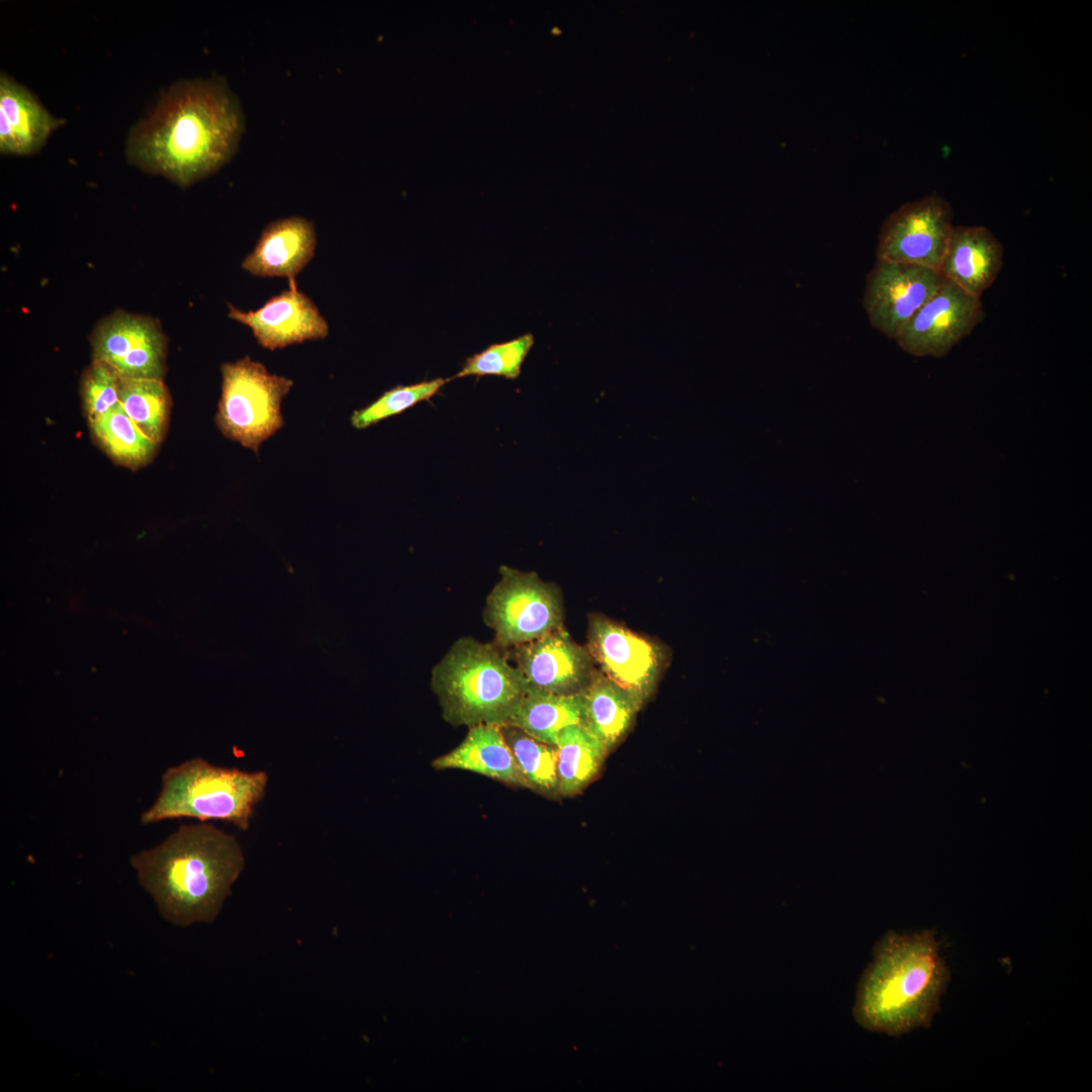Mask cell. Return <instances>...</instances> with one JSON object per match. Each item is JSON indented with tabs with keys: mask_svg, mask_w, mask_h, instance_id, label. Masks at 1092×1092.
<instances>
[{
	"mask_svg": "<svg viewBox=\"0 0 1092 1092\" xmlns=\"http://www.w3.org/2000/svg\"><path fill=\"white\" fill-rule=\"evenodd\" d=\"M432 765L436 769H461L512 787L528 788L499 725L469 727L462 742L433 760Z\"/></svg>",
	"mask_w": 1092,
	"mask_h": 1092,
	"instance_id": "ac0fdd59",
	"label": "cell"
},
{
	"mask_svg": "<svg viewBox=\"0 0 1092 1092\" xmlns=\"http://www.w3.org/2000/svg\"><path fill=\"white\" fill-rule=\"evenodd\" d=\"M451 379L439 377L392 387L372 403L355 411L351 416V424L356 429H365L389 417L401 414L421 401L431 399Z\"/></svg>",
	"mask_w": 1092,
	"mask_h": 1092,
	"instance_id": "484cf974",
	"label": "cell"
},
{
	"mask_svg": "<svg viewBox=\"0 0 1092 1092\" xmlns=\"http://www.w3.org/2000/svg\"><path fill=\"white\" fill-rule=\"evenodd\" d=\"M579 696L581 726L608 753L628 732L641 706L599 669Z\"/></svg>",
	"mask_w": 1092,
	"mask_h": 1092,
	"instance_id": "d6986e66",
	"label": "cell"
},
{
	"mask_svg": "<svg viewBox=\"0 0 1092 1092\" xmlns=\"http://www.w3.org/2000/svg\"><path fill=\"white\" fill-rule=\"evenodd\" d=\"M587 651L599 670L640 706L651 696L663 667V652L654 641L603 616H593Z\"/></svg>",
	"mask_w": 1092,
	"mask_h": 1092,
	"instance_id": "ba28073f",
	"label": "cell"
},
{
	"mask_svg": "<svg viewBox=\"0 0 1092 1092\" xmlns=\"http://www.w3.org/2000/svg\"><path fill=\"white\" fill-rule=\"evenodd\" d=\"M949 981V970L932 929L886 932L874 945L852 1007L863 1029L901 1036L931 1025Z\"/></svg>",
	"mask_w": 1092,
	"mask_h": 1092,
	"instance_id": "3957f363",
	"label": "cell"
},
{
	"mask_svg": "<svg viewBox=\"0 0 1092 1092\" xmlns=\"http://www.w3.org/2000/svg\"><path fill=\"white\" fill-rule=\"evenodd\" d=\"M244 129L241 103L222 79L181 80L131 127L125 158L145 172L189 186L235 156Z\"/></svg>",
	"mask_w": 1092,
	"mask_h": 1092,
	"instance_id": "6da1fadb",
	"label": "cell"
},
{
	"mask_svg": "<svg viewBox=\"0 0 1092 1092\" xmlns=\"http://www.w3.org/2000/svg\"><path fill=\"white\" fill-rule=\"evenodd\" d=\"M579 694L557 695L528 688L504 725L521 729L531 737L556 745L559 733L570 725H581Z\"/></svg>",
	"mask_w": 1092,
	"mask_h": 1092,
	"instance_id": "ffe728a7",
	"label": "cell"
},
{
	"mask_svg": "<svg viewBox=\"0 0 1092 1092\" xmlns=\"http://www.w3.org/2000/svg\"><path fill=\"white\" fill-rule=\"evenodd\" d=\"M118 401L143 433L158 444L170 406L168 390L160 378H121Z\"/></svg>",
	"mask_w": 1092,
	"mask_h": 1092,
	"instance_id": "603a6c76",
	"label": "cell"
},
{
	"mask_svg": "<svg viewBox=\"0 0 1092 1092\" xmlns=\"http://www.w3.org/2000/svg\"><path fill=\"white\" fill-rule=\"evenodd\" d=\"M499 574L483 611L498 647L509 650L563 627L562 600L555 584L536 572L506 565L499 566Z\"/></svg>",
	"mask_w": 1092,
	"mask_h": 1092,
	"instance_id": "52a82bcc",
	"label": "cell"
},
{
	"mask_svg": "<svg viewBox=\"0 0 1092 1092\" xmlns=\"http://www.w3.org/2000/svg\"><path fill=\"white\" fill-rule=\"evenodd\" d=\"M102 448L117 462L136 467L147 462L157 445L146 436L118 403L90 422Z\"/></svg>",
	"mask_w": 1092,
	"mask_h": 1092,
	"instance_id": "7402d4cb",
	"label": "cell"
},
{
	"mask_svg": "<svg viewBox=\"0 0 1092 1092\" xmlns=\"http://www.w3.org/2000/svg\"><path fill=\"white\" fill-rule=\"evenodd\" d=\"M949 203L932 194L903 204L884 221L877 260L938 269L953 223Z\"/></svg>",
	"mask_w": 1092,
	"mask_h": 1092,
	"instance_id": "9c48e42d",
	"label": "cell"
},
{
	"mask_svg": "<svg viewBox=\"0 0 1092 1092\" xmlns=\"http://www.w3.org/2000/svg\"><path fill=\"white\" fill-rule=\"evenodd\" d=\"M64 123L65 119L53 115L28 88L7 73H0L1 154H35Z\"/></svg>",
	"mask_w": 1092,
	"mask_h": 1092,
	"instance_id": "9a60e30c",
	"label": "cell"
},
{
	"mask_svg": "<svg viewBox=\"0 0 1092 1092\" xmlns=\"http://www.w3.org/2000/svg\"><path fill=\"white\" fill-rule=\"evenodd\" d=\"M221 375L216 425L225 437L258 453L260 445L284 424L281 401L293 381L269 373L249 356L224 363Z\"/></svg>",
	"mask_w": 1092,
	"mask_h": 1092,
	"instance_id": "8992f818",
	"label": "cell"
},
{
	"mask_svg": "<svg viewBox=\"0 0 1092 1092\" xmlns=\"http://www.w3.org/2000/svg\"><path fill=\"white\" fill-rule=\"evenodd\" d=\"M431 687L444 720L454 726L504 725L528 689L494 642L456 640L432 670Z\"/></svg>",
	"mask_w": 1092,
	"mask_h": 1092,
	"instance_id": "277c9868",
	"label": "cell"
},
{
	"mask_svg": "<svg viewBox=\"0 0 1092 1092\" xmlns=\"http://www.w3.org/2000/svg\"><path fill=\"white\" fill-rule=\"evenodd\" d=\"M162 917L179 926L212 922L244 869L235 836L212 824H185L130 858Z\"/></svg>",
	"mask_w": 1092,
	"mask_h": 1092,
	"instance_id": "7a4b0ae2",
	"label": "cell"
},
{
	"mask_svg": "<svg viewBox=\"0 0 1092 1092\" xmlns=\"http://www.w3.org/2000/svg\"><path fill=\"white\" fill-rule=\"evenodd\" d=\"M93 360L110 365L121 378H160L165 369L166 338L159 322L116 311L97 324L91 335Z\"/></svg>",
	"mask_w": 1092,
	"mask_h": 1092,
	"instance_id": "7c38bea8",
	"label": "cell"
},
{
	"mask_svg": "<svg viewBox=\"0 0 1092 1092\" xmlns=\"http://www.w3.org/2000/svg\"><path fill=\"white\" fill-rule=\"evenodd\" d=\"M943 282L944 278L936 269L877 260L868 274L862 299L870 324L895 339Z\"/></svg>",
	"mask_w": 1092,
	"mask_h": 1092,
	"instance_id": "30bf717a",
	"label": "cell"
},
{
	"mask_svg": "<svg viewBox=\"0 0 1092 1092\" xmlns=\"http://www.w3.org/2000/svg\"><path fill=\"white\" fill-rule=\"evenodd\" d=\"M534 336L524 334L504 343L491 344L483 351L468 357L453 378L494 375L516 379L534 345Z\"/></svg>",
	"mask_w": 1092,
	"mask_h": 1092,
	"instance_id": "d4e9b609",
	"label": "cell"
},
{
	"mask_svg": "<svg viewBox=\"0 0 1092 1092\" xmlns=\"http://www.w3.org/2000/svg\"><path fill=\"white\" fill-rule=\"evenodd\" d=\"M120 376L107 363L93 360L86 369L82 384V396L89 422L104 415L118 401Z\"/></svg>",
	"mask_w": 1092,
	"mask_h": 1092,
	"instance_id": "4316f807",
	"label": "cell"
},
{
	"mask_svg": "<svg viewBox=\"0 0 1092 1092\" xmlns=\"http://www.w3.org/2000/svg\"><path fill=\"white\" fill-rule=\"evenodd\" d=\"M528 688L557 695L579 694L596 670L586 648L564 628L508 650Z\"/></svg>",
	"mask_w": 1092,
	"mask_h": 1092,
	"instance_id": "4fadbf2b",
	"label": "cell"
},
{
	"mask_svg": "<svg viewBox=\"0 0 1092 1092\" xmlns=\"http://www.w3.org/2000/svg\"><path fill=\"white\" fill-rule=\"evenodd\" d=\"M316 247L313 223L301 216H289L269 223L242 268L259 277H294L311 261Z\"/></svg>",
	"mask_w": 1092,
	"mask_h": 1092,
	"instance_id": "e0dca14e",
	"label": "cell"
},
{
	"mask_svg": "<svg viewBox=\"0 0 1092 1092\" xmlns=\"http://www.w3.org/2000/svg\"><path fill=\"white\" fill-rule=\"evenodd\" d=\"M500 729L528 788L547 797H559L556 745L541 742L510 725H500Z\"/></svg>",
	"mask_w": 1092,
	"mask_h": 1092,
	"instance_id": "cb8c5ba5",
	"label": "cell"
},
{
	"mask_svg": "<svg viewBox=\"0 0 1092 1092\" xmlns=\"http://www.w3.org/2000/svg\"><path fill=\"white\" fill-rule=\"evenodd\" d=\"M229 316L250 328L258 344L269 350L329 335L326 318L294 281H290L289 289L272 296L256 310L244 311L229 304Z\"/></svg>",
	"mask_w": 1092,
	"mask_h": 1092,
	"instance_id": "5bb4252c",
	"label": "cell"
},
{
	"mask_svg": "<svg viewBox=\"0 0 1092 1092\" xmlns=\"http://www.w3.org/2000/svg\"><path fill=\"white\" fill-rule=\"evenodd\" d=\"M1003 266V246L982 225H953L938 272L967 293L981 297Z\"/></svg>",
	"mask_w": 1092,
	"mask_h": 1092,
	"instance_id": "2e32d148",
	"label": "cell"
},
{
	"mask_svg": "<svg viewBox=\"0 0 1092 1092\" xmlns=\"http://www.w3.org/2000/svg\"><path fill=\"white\" fill-rule=\"evenodd\" d=\"M268 775L210 764L194 758L168 768L154 804L143 813V824L191 817L220 820L247 830L256 805L265 796Z\"/></svg>",
	"mask_w": 1092,
	"mask_h": 1092,
	"instance_id": "5b68a950",
	"label": "cell"
},
{
	"mask_svg": "<svg viewBox=\"0 0 1092 1092\" xmlns=\"http://www.w3.org/2000/svg\"><path fill=\"white\" fill-rule=\"evenodd\" d=\"M984 316L982 302L949 280L915 312L895 340L917 357H942Z\"/></svg>",
	"mask_w": 1092,
	"mask_h": 1092,
	"instance_id": "8fae6325",
	"label": "cell"
},
{
	"mask_svg": "<svg viewBox=\"0 0 1092 1092\" xmlns=\"http://www.w3.org/2000/svg\"><path fill=\"white\" fill-rule=\"evenodd\" d=\"M556 747L560 796H575L597 776L607 753L580 724L564 728Z\"/></svg>",
	"mask_w": 1092,
	"mask_h": 1092,
	"instance_id": "44dd1931",
	"label": "cell"
}]
</instances>
